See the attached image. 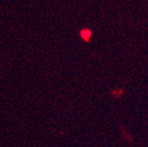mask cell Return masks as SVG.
<instances>
[{"label":"cell","instance_id":"1","mask_svg":"<svg viewBox=\"0 0 148 147\" xmlns=\"http://www.w3.org/2000/svg\"><path fill=\"white\" fill-rule=\"evenodd\" d=\"M92 36V33L90 29H88V28H84V29H81L80 30V37L82 38V40L84 41H90V38Z\"/></svg>","mask_w":148,"mask_h":147}]
</instances>
